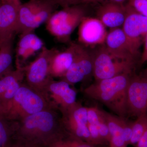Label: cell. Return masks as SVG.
Segmentation results:
<instances>
[{
    "mask_svg": "<svg viewBox=\"0 0 147 147\" xmlns=\"http://www.w3.org/2000/svg\"><path fill=\"white\" fill-rule=\"evenodd\" d=\"M1 1V0H0V1Z\"/></svg>",
    "mask_w": 147,
    "mask_h": 147,
    "instance_id": "e575fe53",
    "label": "cell"
},
{
    "mask_svg": "<svg viewBox=\"0 0 147 147\" xmlns=\"http://www.w3.org/2000/svg\"><path fill=\"white\" fill-rule=\"evenodd\" d=\"M133 73L122 74L109 79L96 81L84 90L87 97L104 104L117 116H127V91Z\"/></svg>",
    "mask_w": 147,
    "mask_h": 147,
    "instance_id": "7a4b0ae2",
    "label": "cell"
},
{
    "mask_svg": "<svg viewBox=\"0 0 147 147\" xmlns=\"http://www.w3.org/2000/svg\"><path fill=\"white\" fill-rule=\"evenodd\" d=\"M105 27L97 18L86 16L79 26L78 40L80 44L88 46L104 44L108 34Z\"/></svg>",
    "mask_w": 147,
    "mask_h": 147,
    "instance_id": "5bb4252c",
    "label": "cell"
},
{
    "mask_svg": "<svg viewBox=\"0 0 147 147\" xmlns=\"http://www.w3.org/2000/svg\"><path fill=\"white\" fill-rule=\"evenodd\" d=\"M25 72L23 67H16L0 78V96L16 83L24 82Z\"/></svg>",
    "mask_w": 147,
    "mask_h": 147,
    "instance_id": "d4e9b609",
    "label": "cell"
},
{
    "mask_svg": "<svg viewBox=\"0 0 147 147\" xmlns=\"http://www.w3.org/2000/svg\"><path fill=\"white\" fill-rule=\"evenodd\" d=\"M144 49L140 57V63L143 64L147 62V34L144 42Z\"/></svg>",
    "mask_w": 147,
    "mask_h": 147,
    "instance_id": "f546056e",
    "label": "cell"
},
{
    "mask_svg": "<svg viewBox=\"0 0 147 147\" xmlns=\"http://www.w3.org/2000/svg\"><path fill=\"white\" fill-rule=\"evenodd\" d=\"M57 5L61 6L62 8L74 5L86 4L88 0H53Z\"/></svg>",
    "mask_w": 147,
    "mask_h": 147,
    "instance_id": "83f0119b",
    "label": "cell"
},
{
    "mask_svg": "<svg viewBox=\"0 0 147 147\" xmlns=\"http://www.w3.org/2000/svg\"><path fill=\"white\" fill-rule=\"evenodd\" d=\"M77 43L71 42L65 50L57 51L50 59L49 72L50 76L61 79L70 68L73 62Z\"/></svg>",
    "mask_w": 147,
    "mask_h": 147,
    "instance_id": "e0dca14e",
    "label": "cell"
},
{
    "mask_svg": "<svg viewBox=\"0 0 147 147\" xmlns=\"http://www.w3.org/2000/svg\"><path fill=\"white\" fill-rule=\"evenodd\" d=\"M136 147H147V129L136 145Z\"/></svg>",
    "mask_w": 147,
    "mask_h": 147,
    "instance_id": "1f68e13d",
    "label": "cell"
},
{
    "mask_svg": "<svg viewBox=\"0 0 147 147\" xmlns=\"http://www.w3.org/2000/svg\"><path fill=\"white\" fill-rule=\"evenodd\" d=\"M85 4L65 7L55 11L46 22L47 30L59 41L69 42L71 34L86 16Z\"/></svg>",
    "mask_w": 147,
    "mask_h": 147,
    "instance_id": "277c9868",
    "label": "cell"
},
{
    "mask_svg": "<svg viewBox=\"0 0 147 147\" xmlns=\"http://www.w3.org/2000/svg\"><path fill=\"white\" fill-rule=\"evenodd\" d=\"M147 129V116H140L132 122V136L129 145L136 146Z\"/></svg>",
    "mask_w": 147,
    "mask_h": 147,
    "instance_id": "484cf974",
    "label": "cell"
},
{
    "mask_svg": "<svg viewBox=\"0 0 147 147\" xmlns=\"http://www.w3.org/2000/svg\"><path fill=\"white\" fill-rule=\"evenodd\" d=\"M102 110L110 132V147H127L123 135V122L125 118Z\"/></svg>",
    "mask_w": 147,
    "mask_h": 147,
    "instance_id": "d6986e66",
    "label": "cell"
},
{
    "mask_svg": "<svg viewBox=\"0 0 147 147\" xmlns=\"http://www.w3.org/2000/svg\"><path fill=\"white\" fill-rule=\"evenodd\" d=\"M20 1L0 2V43L13 38L16 34Z\"/></svg>",
    "mask_w": 147,
    "mask_h": 147,
    "instance_id": "4fadbf2b",
    "label": "cell"
},
{
    "mask_svg": "<svg viewBox=\"0 0 147 147\" xmlns=\"http://www.w3.org/2000/svg\"><path fill=\"white\" fill-rule=\"evenodd\" d=\"M63 80L51 78L45 85L43 94L50 105L60 113L67 110L76 103V92Z\"/></svg>",
    "mask_w": 147,
    "mask_h": 147,
    "instance_id": "ba28073f",
    "label": "cell"
},
{
    "mask_svg": "<svg viewBox=\"0 0 147 147\" xmlns=\"http://www.w3.org/2000/svg\"><path fill=\"white\" fill-rule=\"evenodd\" d=\"M49 108H54L44 95L23 82L0 115L9 120L19 122L28 116Z\"/></svg>",
    "mask_w": 147,
    "mask_h": 147,
    "instance_id": "3957f363",
    "label": "cell"
},
{
    "mask_svg": "<svg viewBox=\"0 0 147 147\" xmlns=\"http://www.w3.org/2000/svg\"><path fill=\"white\" fill-rule=\"evenodd\" d=\"M13 1H20V0H13Z\"/></svg>",
    "mask_w": 147,
    "mask_h": 147,
    "instance_id": "836d02e7",
    "label": "cell"
},
{
    "mask_svg": "<svg viewBox=\"0 0 147 147\" xmlns=\"http://www.w3.org/2000/svg\"><path fill=\"white\" fill-rule=\"evenodd\" d=\"M126 110L127 116H147V79L142 75L131 76L127 91Z\"/></svg>",
    "mask_w": 147,
    "mask_h": 147,
    "instance_id": "52a82bcc",
    "label": "cell"
},
{
    "mask_svg": "<svg viewBox=\"0 0 147 147\" xmlns=\"http://www.w3.org/2000/svg\"><path fill=\"white\" fill-rule=\"evenodd\" d=\"M42 147H96V146L76 138L65 130Z\"/></svg>",
    "mask_w": 147,
    "mask_h": 147,
    "instance_id": "44dd1931",
    "label": "cell"
},
{
    "mask_svg": "<svg viewBox=\"0 0 147 147\" xmlns=\"http://www.w3.org/2000/svg\"><path fill=\"white\" fill-rule=\"evenodd\" d=\"M128 0H88L87 3H104L107 2H113L118 3L125 4L127 3Z\"/></svg>",
    "mask_w": 147,
    "mask_h": 147,
    "instance_id": "4dcf8cb0",
    "label": "cell"
},
{
    "mask_svg": "<svg viewBox=\"0 0 147 147\" xmlns=\"http://www.w3.org/2000/svg\"><path fill=\"white\" fill-rule=\"evenodd\" d=\"M57 50L44 46L37 57L28 65L24 67L25 82L42 94L45 85L52 78L49 72L50 61Z\"/></svg>",
    "mask_w": 147,
    "mask_h": 147,
    "instance_id": "8992f818",
    "label": "cell"
},
{
    "mask_svg": "<svg viewBox=\"0 0 147 147\" xmlns=\"http://www.w3.org/2000/svg\"><path fill=\"white\" fill-rule=\"evenodd\" d=\"M18 122L9 120L0 115V147H7L15 138Z\"/></svg>",
    "mask_w": 147,
    "mask_h": 147,
    "instance_id": "603a6c76",
    "label": "cell"
},
{
    "mask_svg": "<svg viewBox=\"0 0 147 147\" xmlns=\"http://www.w3.org/2000/svg\"><path fill=\"white\" fill-rule=\"evenodd\" d=\"M0 2H1V1H0Z\"/></svg>",
    "mask_w": 147,
    "mask_h": 147,
    "instance_id": "d590c367",
    "label": "cell"
},
{
    "mask_svg": "<svg viewBox=\"0 0 147 147\" xmlns=\"http://www.w3.org/2000/svg\"><path fill=\"white\" fill-rule=\"evenodd\" d=\"M97 18L105 27L111 29L123 26L126 15L125 4L113 2L102 3L96 11Z\"/></svg>",
    "mask_w": 147,
    "mask_h": 147,
    "instance_id": "9a60e30c",
    "label": "cell"
},
{
    "mask_svg": "<svg viewBox=\"0 0 147 147\" xmlns=\"http://www.w3.org/2000/svg\"><path fill=\"white\" fill-rule=\"evenodd\" d=\"M13 39L0 43V78L13 69Z\"/></svg>",
    "mask_w": 147,
    "mask_h": 147,
    "instance_id": "7402d4cb",
    "label": "cell"
},
{
    "mask_svg": "<svg viewBox=\"0 0 147 147\" xmlns=\"http://www.w3.org/2000/svg\"><path fill=\"white\" fill-rule=\"evenodd\" d=\"M107 50L119 59L137 63L140 56L133 50L122 29H111L108 32L105 42Z\"/></svg>",
    "mask_w": 147,
    "mask_h": 147,
    "instance_id": "7c38bea8",
    "label": "cell"
},
{
    "mask_svg": "<svg viewBox=\"0 0 147 147\" xmlns=\"http://www.w3.org/2000/svg\"><path fill=\"white\" fill-rule=\"evenodd\" d=\"M93 73L96 81L109 79L122 74L133 73L136 63L119 59L107 50L105 44L91 51Z\"/></svg>",
    "mask_w": 147,
    "mask_h": 147,
    "instance_id": "5b68a950",
    "label": "cell"
},
{
    "mask_svg": "<svg viewBox=\"0 0 147 147\" xmlns=\"http://www.w3.org/2000/svg\"><path fill=\"white\" fill-rule=\"evenodd\" d=\"M92 73L91 52L85 46L77 43L72 64L65 75L60 79L72 86L83 82Z\"/></svg>",
    "mask_w": 147,
    "mask_h": 147,
    "instance_id": "8fae6325",
    "label": "cell"
},
{
    "mask_svg": "<svg viewBox=\"0 0 147 147\" xmlns=\"http://www.w3.org/2000/svg\"><path fill=\"white\" fill-rule=\"evenodd\" d=\"M61 114L62 123L66 131L92 144L87 127V107L77 102L71 108L61 112Z\"/></svg>",
    "mask_w": 147,
    "mask_h": 147,
    "instance_id": "9c48e42d",
    "label": "cell"
},
{
    "mask_svg": "<svg viewBox=\"0 0 147 147\" xmlns=\"http://www.w3.org/2000/svg\"><path fill=\"white\" fill-rule=\"evenodd\" d=\"M7 147H38L25 142L21 139L15 138L11 144Z\"/></svg>",
    "mask_w": 147,
    "mask_h": 147,
    "instance_id": "f1b7e54d",
    "label": "cell"
},
{
    "mask_svg": "<svg viewBox=\"0 0 147 147\" xmlns=\"http://www.w3.org/2000/svg\"><path fill=\"white\" fill-rule=\"evenodd\" d=\"M61 113L49 108L18 122L15 138L42 147L64 131Z\"/></svg>",
    "mask_w": 147,
    "mask_h": 147,
    "instance_id": "6da1fadb",
    "label": "cell"
},
{
    "mask_svg": "<svg viewBox=\"0 0 147 147\" xmlns=\"http://www.w3.org/2000/svg\"><path fill=\"white\" fill-rule=\"evenodd\" d=\"M39 3V0H30L20 5L18 10L16 34H22L34 31L35 13Z\"/></svg>",
    "mask_w": 147,
    "mask_h": 147,
    "instance_id": "ac0fdd59",
    "label": "cell"
},
{
    "mask_svg": "<svg viewBox=\"0 0 147 147\" xmlns=\"http://www.w3.org/2000/svg\"><path fill=\"white\" fill-rule=\"evenodd\" d=\"M126 4L137 12L147 17V0H128Z\"/></svg>",
    "mask_w": 147,
    "mask_h": 147,
    "instance_id": "4316f807",
    "label": "cell"
},
{
    "mask_svg": "<svg viewBox=\"0 0 147 147\" xmlns=\"http://www.w3.org/2000/svg\"><path fill=\"white\" fill-rule=\"evenodd\" d=\"M53 0H39V4L34 17L33 28L35 30L43 23H46L55 12V10L57 6Z\"/></svg>",
    "mask_w": 147,
    "mask_h": 147,
    "instance_id": "cb8c5ba5",
    "label": "cell"
},
{
    "mask_svg": "<svg viewBox=\"0 0 147 147\" xmlns=\"http://www.w3.org/2000/svg\"><path fill=\"white\" fill-rule=\"evenodd\" d=\"M141 75H142V76H144V77L147 79V67L146 68V69L144 70V71L142 72Z\"/></svg>",
    "mask_w": 147,
    "mask_h": 147,
    "instance_id": "d6a6232c",
    "label": "cell"
},
{
    "mask_svg": "<svg viewBox=\"0 0 147 147\" xmlns=\"http://www.w3.org/2000/svg\"><path fill=\"white\" fill-rule=\"evenodd\" d=\"M20 36L16 49V67H23L22 64L37 52L41 51L44 46L42 40L33 32Z\"/></svg>",
    "mask_w": 147,
    "mask_h": 147,
    "instance_id": "2e32d148",
    "label": "cell"
},
{
    "mask_svg": "<svg viewBox=\"0 0 147 147\" xmlns=\"http://www.w3.org/2000/svg\"><path fill=\"white\" fill-rule=\"evenodd\" d=\"M125 5L126 17L122 29L133 50L140 55V48L147 34V17L137 12L127 4Z\"/></svg>",
    "mask_w": 147,
    "mask_h": 147,
    "instance_id": "30bf717a",
    "label": "cell"
},
{
    "mask_svg": "<svg viewBox=\"0 0 147 147\" xmlns=\"http://www.w3.org/2000/svg\"><path fill=\"white\" fill-rule=\"evenodd\" d=\"M87 114L88 122L96 127L103 140L109 144L110 132L102 110L96 107H87Z\"/></svg>",
    "mask_w": 147,
    "mask_h": 147,
    "instance_id": "ffe728a7",
    "label": "cell"
}]
</instances>
